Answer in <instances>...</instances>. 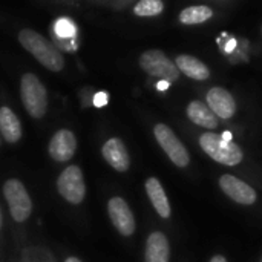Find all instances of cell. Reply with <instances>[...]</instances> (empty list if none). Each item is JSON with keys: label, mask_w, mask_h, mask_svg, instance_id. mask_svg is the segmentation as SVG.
Returning a JSON list of instances; mask_svg holds the SVG:
<instances>
[{"label": "cell", "mask_w": 262, "mask_h": 262, "mask_svg": "<svg viewBox=\"0 0 262 262\" xmlns=\"http://www.w3.org/2000/svg\"><path fill=\"white\" fill-rule=\"evenodd\" d=\"M17 40L21 48L32 55L46 71L60 74L66 66V58L63 52L43 34L35 29L23 28L17 34Z\"/></svg>", "instance_id": "6da1fadb"}, {"label": "cell", "mask_w": 262, "mask_h": 262, "mask_svg": "<svg viewBox=\"0 0 262 262\" xmlns=\"http://www.w3.org/2000/svg\"><path fill=\"white\" fill-rule=\"evenodd\" d=\"M20 100L32 120H43L49 109V95L43 81L34 72H25L18 84Z\"/></svg>", "instance_id": "7a4b0ae2"}, {"label": "cell", "mask_w": 262, "mask_h": 262, "mask_svg": "<svg viewBox=\"0 0 262 262\" xmlns=\"http://www.w3.org/2000/svg\"><path fill=\"white\" fill-rule=\"evenodd\" d=\"M2 195L11 220L18 226L26 224L32 216L34 203L25 183L18 178H8L2 186Z\"/></svg>", "instance_id": "3957f363"}, {"label": "cell", "mask_w": 262, "mask_h": 262, "mask_svg": "<svg viewBox=\"0 0 262 262\" xmlns=\"http://www.w3.org/2000/svg\"><path fill=\"white\" fill-rule=\"evenodd\" d=\"M226 135L227 134L221 135V134L206 132L200 137V146L216 163H221L224 166H236L243 161L244 154L241 147Z\"/></svg>", "instance_id": "277c9868"}, {"label": "cell", "mask_w": 262, "mask_h": 262, "mask_svg": "<svg viewBox=\"0 0 262 262\" xmlns=\"http://www.w3.org/2000/svg\"><path fill=\"white\" fill-rule=\"evenodd\" d=\"M57 193L71 206H80L86 198V183L80 166H66L55 181Z\"/></svg>", "instance_id": "5b68a950"}, {"label": "cell", "mask_w": 262, "mask_h": 262, "mask_svg": "<svg viewBox=\"0 0 262 262\" xmlns=\"http://www.w3.org/2000/svg\"><path fill=\"white\" fill-rule=\"evenodd\" d=\"M140 68L149 75L158 77L167 83H173L180 78L177 64L160 49H149L140 55Z\"/></svg>", "instance_id": "8992f818"}, {"label": "cell", "mask_w": 262, "mask_h": 262, "mask_svg": "<svg viewBox=\"0 0 262 262\" xmlns=\"http://www.w3.org/2000/svg\"><path fill=\"white\" fill-rule=\"evenodd\" d=\"M154 135L173 164H177L178 167H186L189 164L190 158L186 146L178 140V137L173 134V130L169 126L158 123L154 127Z\"/></svg>", "instance_id": "52a82bcc"}, {"label": "cell", "mask_w": 262, "mask_h": 262, "mask_svg": "<svg viewBox=\"0 0 262 262\" xmlns=\"http://www.w3.org/2000/svg\"><path fill=\"white\" fill-rule=\"evenodd\" d=\"M78 141L71 129L61 127L54 132L48 143V155L52 161L64 164L75 157Z\"/></svg>", "instance_id": "ba28073f"}, {"label": "cell", "mask_w": 262, "mask_h": 262, "mask_svg": "<svg viewBox=\"0 0 262 262\" xmlns=\"http://www.w3.org/2000/svg\"><path fill=\"white\" fill-rule=\"evenodd\" d=\"M107 215L112 226L123 236H132L137 229L135 216L121 196H112L107 201Z\"/></svg>", "instance_id": "9c48e42d"}, {"label": "cell", "mask_w": 262, "mask_h": 262, "mask_svg": "<svg viewBox=\"0 0 262 262\" xmlns=\"http://www.w3.org/2000/svg\"><path fill=\"white\" fill-rule=\"evenodd\" d=\"M101 155H103V160L117 172L123 173V172H127V169L130 167L129 152L121 138H117V137L109 138L101 147Z\"/></svg>", "instance_id": "30bf717a"}, {"label": "cell", "mask_w": 262, "mask_h": 262, "mask_svg": "<svg viewBox=\"0 0 262 262\" xmlns=\"http://www.w3.org/2000/svg\"><path fill=\"white\" fill-rule=\"evenodd\" d=\"M220 187L221 190L230 196L233 201L244 204V206H252L256 203V192L253 187H250L249 184H246L244 181L238 180L233 175H223L220 178Z\"/></svg>", "instance_id": "8fae6325"}, {"label": "cell", "mask_w": 262, "mask_h": 262, "mask_svg": "<svg viewBox=\"0 0 262 262\" xmlns=\"http://www.w3.org/2000/svg\"><path fill=\"white\" fill-rule=\"evenodd\" d=\"M207 106L210 111L218 117L229 120L235 115L236 112V103L235 98L229 91L224 88H212L207 94Z\"/></svg>", "instance_id": "7c38bea8"}, {"label": "cell", "mask_w": 262, "mask_h": 262, "mask_svg": "<svg viewBox=\"0 0 262 262\" xmlns=\"http://www.w3.org/2000/svg\"><path fill=\"white\" fill-rule=\"evenodd\" d=\"M0 137L6 144H17L23 138L21 121L6 104L0 106Z\"/></svg>", "instance_id": "4fadbf2b"}, {"label": "cell", "mask_w": 262, "mask_h": 262, "mask_svg": "<svg viewBox=\"0 0 262 262\" xmlns=\"http://www.w3.org/2000/svg\"><path fill=\"white\" fill-rule=\"evenodd\" d=\"M170 258V246L164 233L154 232L149 235L146 241L144 262H169Z\"/></svg>", "instance_id": "5bb4252c"}, {"label": "cell", "mask_w": 262, "mask_h": 262, "mask_svg": "<svg viewBox=\"0 0 262 262\" xmlns=\"http://www.w3.org/2000/svg\"><path fill=\"white\" fill-rule=\"evenodd\" d=\"M146 193L152 203V206L155 207L157 213L167 220L170 218V213H172V209H170V204H169V200L166 196V192L161 186V183L157 180V178H149L146 181Z\"/></svg>", "instance_id": "9a60e30c"}, {"label": "cell", "mask_w": 262, "mask_h": 262, "mask_svg": "<svg viewBox=\"0 0 262 262\" xmlns=\"http://www.w3.org/2000/svg\"><path fill=\"white\" fill-rule=\"evenodd\" d=\"M175 64H177L178 71H181L183 74H186L187 77H190L193 80L204 81L210 77L209 68L201 60H198L196 57H192L187 54L178 55L175 60Z\"/></svg>", "instance_id": "2e32d148"}, {"label": "cell", "mask_w": 262, "mask_h": 262, "mask_svg": "<svg viewBox=\"0 0 262 262\" xmlns=\"http://www.w3.org/2000/svg\"><path fill=\"white\" fill-rule=\"evenodd\" d=\"M187 117L190 118L192 123L206 127V129H215L218 127L220 121L218 117L210 111V107L207 104H204L203 101H190L187 106Z\"/></svg>", "instance_id": "e0dca14e"}, {"label": "cell", "mask_w": 262, "mask_h": 262, "mask_svg": "<svg viewBox=\"0 0 262 262\" xmlns=\"http://www.w3.org/2000/svg\"><path fill=\"white\" fill-rule=\"evenodd\" d=\"M20 261L21 262H57L52 252L40 244L25 246L20 252Z\"/></svg>", "instance_id": "ac0fdd59"}, {"label": "cell", "mask_w": 262, "mask_h": 262, "mask_svg": "<svg viewBox=\"0 0 262 262\" xmlns=\"http://www.w3.org/2000/svg\"><path fill=\"white\" fill-rule=\"evenodd\" d=\"M213 17V11L209 6H189L181 11L180 21L183 25H200Z\"/></svg>", "instance_id": "d6986e66"}, {"label": "cell", "mask_w": 262, "mask_h": 262, "mask_svg": "<svg viewBox=\"0 0 262 262\" xmlns=\"http://www.w3.org/2000/svg\"><path fill=\"white\" fill-rule=\"evenodd\" d=\"M163 9H164V3L160 0H143L135 5L134 14L138 17H152L161 14Z\"/></svg>", "instance_id": "ffe728a7"}, {"label": "cell", "mask_w": 262, "mask_h": 262, "mask_svg": "<svg viewBox=\"0 0 262 262\" xmlns=\"http://www.w3.org/2000/svg\"><path fill=\"white\" fill-rule=\"evenodd\" d=\"M210 262H227L226 261V258L224 256H221V255H216V256H213Z\"/></svg>", "instance_id": "44dd1931"}, {"label": "cell", "mask_w": 262, "mask_h": 262, "mask_svg": "<svg viewBox=\"0 0 262 262\" xmlns=\"http://www.w3.org/2000/svg\"><path fill=\"white\" fill-rule=\"evenodd\" d=\"M63 262H83L80 258H77V256H68V258H64V261Z\"/></svg>", "instance_id": "7402d4cb"}, {"label": "cell", "mask_w": 262, "mask_h": 262, "mask_svg": "<svg viewBox=\"0 0 262 262\" xmlns=\"http://www.w3.org/2000/svg\"><path fill=\"white\" fill-rule=\"evenodd\" d=\"M2 232H3V212H2V206H0V239H2Z\"/></svg>", "instance_id": "603a6c76"}, {"label": "cell", "mask_w": 262, "mask_h": 262, "mask_svg": "<svg viewBox=\"0 0 262 262\" xmlns=\"http://www.w3.org/2000/svg\"><path fill=\"white\" fill-rule=\"evenodd\" d=\"M11 262H21V261H20V258H14Z\"/></svg>", "instance_id": "cb8c5ba5"}, {"label": "cell", "mask_w": 262, "mask_h": 262, "mask_svg": "<svg viewBox=\"0 0 262 262\" xmlns=\"http://www.w3.org/2000/svg\"><path fill=\"white\" fill-rule=\"evenodd\" d=\"M0 262H3V258H2V255H0Z\"/></svg>", "instance_id": "d4e9b609"}, {"label": "cell", "mask_w": 262, "mask_h": 262, "mask_svg": "<svg viewBox=\"0 0 262 262\" xmlns=\"http://www.w3.org/2000/svg\"><path fill=\"white\" fill-rule=\"evenodd\" d=\"M0 143H2V137H0Z\"/></svg>", "instance_id": "484cf974"}, {"label": "cell", "mask_w": 262, "mask_h": 262, "mask_svg": "<svg viewBox=\"0 0 262 262\" xmlns=\"http://www.w3.org/2000/svg\"><path fill=\"white\" fill-rule=\"evenodd\" d=\"M261 262H262V261H261Z\"/></svg>", "instance_id": "4316f807"}]
</instances>
